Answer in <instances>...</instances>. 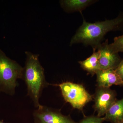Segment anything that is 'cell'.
<instances>
[{"label":"cell","instance_id":"1","mask_svg":"<svg viewBox=\"0 0 123 123\" xmlns=\"http://www.w3.org/2000/svg\"><path fill=\"white\" fill-rule=\"evenodd\" d=\"M117 31H123V12L114 19L94 23L87 22L83 18L82 24L71 39L70 45L82 43L97 50L107 33Z\"/></svg>","mask_w":123,"mask_h":123},{"label":"cell","instance_id":"2","mask_svg":"<svg viewBox=\"0 0 123 123\" xmlns=\"http://www.w3.org/2000/svg\"><path fill=\"white\" fill-rule=\"evenodd\" d=\"M25 53L26 60L22 79L26 85L27 95L38 108L41 105L39 100L43 90L50 84L46 81L44 68L40 62L39 55L29 51Z\"/></svg>","mask_w":123,"mask_h":123},{"label":"cell","instance_id":"3","mask_svg":"<svg viewBox=\"0 0 123 123\" xmlns=\"http://www.w3.org/2000/svg\"><path fill=\"white\" fill-rule=\"evenodd\" d=\"M23 71V68L0 49V92L15 94L18 79H22Z\"/></svg>","mask_w":123,"mask_h":123},{"label":"cell","instance_id":"4","mask_svg":"<svg viewBox=\"0 0 123 123\" xmlns=\"http://www.w3.org/2000/svg\"><path fill=\"white\" fill-rule=\"evenodd\" d=\"M56 85L60 87L65 101L74 108L82 110L92 100V96L82 85L67 81Z\"/></svg>","mask_w":123,"mask_h":123},{"label":"cell","instance_id":"5","mask_svg":"<svg viewBox=\"0 0 123 123\" xmlns=\"http://www.w3.org/2000/svg\"><path fill=\"white\" fill-rule=\"evenodd\" d=\"M115 91L110 88L98 87L94 96L95 110L97 116L105 115L112 105L117 100Z\"/></svg>","mask_w":123,"mask_h":123},{"label":"cell","instance_id":"6","mask_svg":"<svg viewBox=\"0 0 123 123\" xmlns=\"http://www.w3.org/2000/svg\"><path fill=\"white\" fill-rule=\"evenodd\" d=\"M35 123H78L60 111L41 105L33 113Z\"/></svg>","mask_w":123,"mask_h":123},{"label":"cell","instance_id":"7","mask_svg":"<svg viewBox=\"0 0 123 123\" xmlns=\"http://www.w3.org/2000/svg\"><path fill=\"white\" fill-rule=\"evenodd\" d=\"M97 50L100 52L98 61L100 70L115 69L117 68L122 59L118 53L114 52L110 49L108 39L101 43Z\"/></svg>","mask_w":123,"mask_h":123},{"label":"cell","instance_id":"8","mask_svg":"<svg viewBox=\"0 0 123 123\" xmlns=\"http://www.w3.org/2000/svg\"><path fill=\"white\" fill-rule=\"evenodd\" d=\"M98 87L110 88L111 86H123V81L115 69L100 70L96 74Z\"/></svg>","mask_w":123,"mask_h":123},{"label":"cell","instance_id":"9","mask_svg":"<svg viewBox=\"0 0 123 123\" xmlns=\"http://www.w3.org/2000/svg\"><path fill=\"white\" fill-rule=\"evenodd\" d=\"M93 0H63L60 1L61 5L64 10L68 12L82 11L86 7L96 2Z\"/></svg>","mask_w":123,"mask_h":123},{"label":"cell","instance_id":"10","mask_svg":"<svg viewBox=\"0 0 123 123\" xmlns=\"http://www.w3.org/2000/svg\"><path fill=\"white\" fill-rule=\"evenodd\" d=\"M105 121L111 123L123 122V98L117 100L104 117Z\"/></svg>","mask_w":123,"mask_h":123},{"label":"cell","instance_id":"11","mask_svg":"<svg viewBox=\"0 0 123 123\" xmlns=\"http://www.w3.org/2000/svg\"><path fill=\"white\" fill-rule=\"evenodd\" d=\"M93 53L89 57L83 61L79 62L82 68L92 75L96 74L100 70L98 61L100 52L95 49H93Z\"/></svg>","mask_w":123,"mask_h":123},{"label":"cell","instance_id":"12","mask_svg":"<svg viewBox=\"0 0 123 123\" xmlns=\"http://www.w3.org/2000/svg\"><path fill=\"white\" fill-rule=\"evenodd\" d=\"M109 46L114 52H123V35L115 37L113 43L109 44Z\"/></svg>","mask_w":123,"mask_h":123},{"label":"cell","instance_id":"13","mask_svg":"<svg viewBox=\"0 0 123 123\" xmlns=\"http://www.w3.org/2000/svg\"><path fill=\"white\" fill-rule=\"evenodd\" d=\"M105 121L104 118L98 116H86L78 123H103Z\"/></svg>","mask_w":123,"mask_h":123},{"label":"cell","instance_id":"14","mask_svg":"<svg viewBox=\"0 0 123 123\" xmlns=\"http://www.w3.org/2000/svg\"><path fill=\"white\" fill-rule=\"evenodd\" d=\"M115 70L123 81V59L121 60L119 65Z\"/></svg>","mask_w":123,"mask_h":123},{"label":"cell","instance_id":"15","mask_svg":"<svg viewBox=\"0 0 123 123\" xmlns=\"http://www.w3.org/2000/svg\"><path fill=\"white\" fill-rule=\"evenodd\" d=\"M0 123H5V122H4V121H2V120H0Z\"/></svg>","mask_w":123,"mask_h":123},{"label":"cell","instance_id":"16","mask_svg":"<svg viewBox=\"0 0 123 123\" xmlns=\"http://www.w3.org/2000/svg\"><path fill=\"white\" fill-rule=\"evenodd\" d=\"M123 123V122H122V123Z\"/></svg>","mask_w":123,"mask_h":123}]
</instances>
